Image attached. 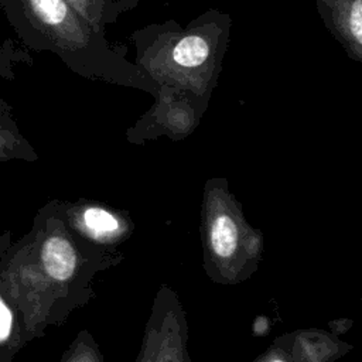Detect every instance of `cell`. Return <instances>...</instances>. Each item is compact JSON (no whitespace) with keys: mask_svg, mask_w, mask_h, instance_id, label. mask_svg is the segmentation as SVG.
<instances>
[{"mask_svg":"<svg viewBox=\"0 0 362 362\" xmlns=\"http://www.w3.org/2000/svg\"><path fill=\"white\" fill-rule=\"evenodd\" d=\"M232 17L208 8L185 27L174 20L136 33L137 64L158 86L211 99L222 72Z\"/></svg>","mask_w":362,"mask_h":362,"instance_id":"1","label":"cell"},{"mask_svg":"<svg viewBox=\"0 0 362 362\" xmlns=\"http://www.w3.org/2000/svg\"><path fill=\"white\" fill-rule=\"evenodd\" d=\"M45 229L37 232L34 240L10 260L3 272L1 288L24 317V332L28 334L34 313L35 325L45 320V300H57L79 281L85 262L79 246L65 229L62 221L47 219Z\"/></svg>","mask_w":362,"mask_h":362,"instance_id":"2","label":"cell"},{"mask_svg":"<svg viewBox=\"0 0 362 362\" xmlns=\"http://www.w3.org/2000/svg\"><path fill=\"white\" fill-rule=\"evenodd\" d=\"M202 236L205 266L216 281L236 283L256 270L262 235L249 226L225 180H211L205 187Z\"/></svg>","mask_w":362,"mask_h":362,"instance_id":"3","label":"cell"},{"mask_svg":"<svg viewBox=\"0 0 362 362\" xmlns=\"http://www.w3.org/2000/svg\"><path fill=\"white\" fill-rule=\"evenodd\" d=\"M137 362H189L185 315L168 287L156 297Z\"/></svg>","mask_w":362,"mask_h":362,"instance_id":"4","label":"cell"},{"mask_svg":"<svg viewBox=\"0 0 362 362\" xmlns=\"http://www.w3.org/2000/svg\"><path fill=\"white\" fill-rule=\"evenodd\" d=\"M208 106V99L160 85L154 106L140 122V134L143 137L165 134L173 140L184 139L195 130Z\"/></svg>","mask_w":362,"mask_h":362,"instance_id":"5","label":"cell"},{"mask_svg":"<svg viewBox=\"0 0 362 362\" xmlns=\"http://www.w3.org/2000/svg\"><path fill=\"white\" fill-rule=\"evenodd\" d=\"M322 24L346 55L362 64V0H315Z\"/></svg>","mask_w":362,"mask_h":362,"instance_id":"6","label":"cell"},{"mask_svg":"<svg viewBox=\"0 0 362 362\" xmlns=\"http://www.w3.org/2000/svg\"><path fill=\"white\" fill-rule=\"evenodd\" d=\"M68 223L83 238L99 245H113L129 235V222L116 211L98 205L81 204L69 209Z\"/></svg>","mask_w":362,"mask_h":362,"instance_id":"7","label":"cell"},{"mask_svg":"<svg viewBox=\"0 0 362 362\" xmlns=\"http://www.w3.org/2000/svg\"><path fill=\"white\" fill-rule=\"evenodd\" d=\"M27 8L47 34L65 45H86L89 41L88 25L65 0H25Z\"/></svg>","mask_w":362,"mask_h":362,"instance_id":"8","label":"cell"},{"mask_svg":"<svg viewBox=\"0 0 362 362\" xmlns=\"http://www.w3.org/2000/svg\"><path fill=\"white\" fill-rule=\"evenodd\" d=\"M276 344L288 354L291 362H332L346 351V344L317 329L287 334Z\"/></svg>","mask_w":362,"mask_h":362,"instance_id":"9","label":"cell"},{"mask_svg":"<svg viewBox=\"0 0 362 362\" xmlns=\"http://www.w3.org/2000/svg\"><path fill=\"white\" fill-rule=\"evenodd\" d=\"M16 313L13 310L11 301L6 296V293L0 291V362L10 359L16 349L20 346L17 334H23L17 331Z\"/></svg>","mask_w":362,"mask_h":362,"instance_id":"10","label":"cell"},{"mask_svg":"<svg viewBox=\"0 0 362 362\" xmlns=\"http://www.w3.org/2000/svg\"><path fill=\"white\" fill-rule=\"evenodd\" d=\"M89 28L99 33L115 10L112 0H65Z\"/></svg>","mask_w":362,"mask_h":362,"instance_id":"11","label":"cell"},{"mask_svg":"<svg viewBox=\"0 0 362 362\" xmlns=\"http://www.w3.org/2000/svg\"><path fill=\"white\" fill-rule=\"evenodd\" d=\"M62 362H103V358L93 338L83 331L76 337Z\"/></svg>","mask_w":362,"mask_h":362,"instance_id":"12","label":"cell"},{"mask_svg":"<svg viewBox=\"0 0 362 362\" xmlns=\"http://www.w3.org/2000/svg\"><path fill=\"white\" fill-rule=\"evenodd\" d=\"M25 153L33 156V151L24 143V140L10 129L0 126V160H10V158H31Z\"/></svg>","mask_w":362,"mask_h":362,"instance_id":"13","label":"cell"},{"mask_svg":"<svg viewBox=\"0 0 362 362\" xmlns=\"http://www.w3.org/2000/svg\"><path fill=\"white\" fill-rule=\"evenodd\" d=\"M252 362H291V359L288 354L274 342V345L267 352L262 354Z\"/></svg>","mask_w":362,"mask_h":362,"instance_id":"14","label":"cell"},{"mask_svg":"<svg viewBox=\"0 0 362 362\" xmlns=\"http://www.w3.org/2000/svg\"><path fill=\"white\" fill-rule=\"evenodd\" d=\"M127 1V6H130V4H134V3H137V0H126Z\"/></svg>","mask_w":362,"mask_h":362,"instance_id":"15","label":"cell"}]
</instances>
